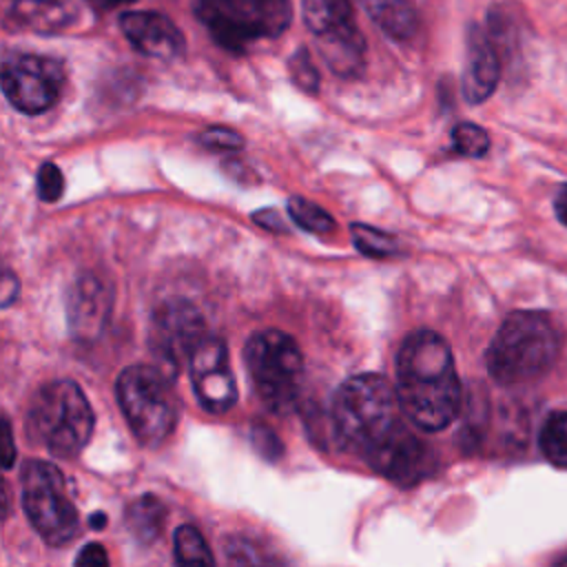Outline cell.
I'll use <instances>...</instances> for the list:
<instances>
[{"instance_id": "3957f363", "label": "cell", "mask_w": 567, "mask_h": 567, "mask_svg": "<svg viewBox=\"0 0 567 567\" xmlns=\"http://www.w3.org/2000/svg\"><path fill=\"white\" fill-rule=\"evenodd\" d=\"M396 388L381 374L365 372L341 383L332 401V430L348 452L365 454L399 423Z\"/></svg>"}, {"instance_id": "44dd1931", "label": "cell", "mask_w": 567, "mask_h": 567, "mask_svg": "<svg viewBox=\"0 0 567 567\" xmlns=\"http://www.w3.org/2000/svg\"><path fill=\"white\" fill-rule=\"evenodd\" d=\"M288 215L292 217V221L297 226H301L303 230L315 233V235H328L337 228V221L332 219V215L328 210H323L315 202L303 199L299 195H292L288 199Z\"/></svg>"}, {"instance_id": "ffe728a7", "label": "cell", "mask_w": 567, "mask_h": 567, "mask_svg": "<svg viewBox=\"0 0 567 567\" xmlns=\"http://www.w3.org/2000/svg\"><path fill=\"white\" fill-rule=\"evenodd\" d=\"M543 456L560 470H567V412H551L538 434Z\"/></svg>"}, {"instance_id": "603a6c76", "label": "cell", "mask_w": 567, "mask_h": 567, "mask_svg": "<svg viewBox=\"0 0 567 567\" xmlns=\"http://www.w3.org/2000/svg\"><path fill=\"white\" fill-rule=\"evenodd\" d=\"M352 241L354 246L370 257H388L392 252H396V239L379 228L365 226V224H352Z\"/></svg>"}, {"instance_id": "8992f818", "label": "cell", "mask_w": 567, "mask_h": 567, "mask_svg": "<svg viewBox=\"0 0 567 567\" xmlns=\"http://www.w3.org/2000/svg\"><path fill=\"white\" fill-rule=\"evenodd\" d=\"M195 16L213 40L228 51H244L261 38L281 35L292 22L290 0H195Z\"/></svg>"}, {"instance_id": "ac0fdd59", "label": "cell", "mask_w": 567, "mask_h": 567, "mask_svg": "<svg viewBox=\"0 0 567 567\" xmlns=\"http://www.w3.org/2000/svg\"><path fill=\"white\" fill-rule=\"evenodd\" d=\"M365 13L377 22V27L394 38V40H408L416 33L419 18L410 0H357Z\"/></svg>"}, {"instance_id": "4fadbf2b", "label": "cell", "mask_w": 567, "mask_h": 567, "mask_svg": "<svg viewBox=\"0 0 567 567\" xmlns=\"http://www.w3.org/2000/svg\"><path fill=\"white\" fill-rule=\"evenodd\" d=\"M122 33L142 55L175 60L184 53L186 40L175 22L157 11H126L120 18Z\"/></svg>"}, {"instance_id": "52a82bcc", "label": "cell", "mask_w": 567, "mask_h": 567, "mask_svg": "<svg viewBox=\"0 0 567 567\" xmlns=\"http://www.w3.org/2000/svg\"><path fill=\"white\" fill-rule=\"evenodd\" d=\"M244 359L264 405L272 412H286L297 403L303 357L290 334L275 328L255 332L244 348Z\"/></svg>"}, {"instance_id": "30bf717a", "label": "cell", "mask_w": 567, "mask_h": 567, "mask_svg": "<svg viewBox=\"0 0 567 567\" xmlns=\"http://www.w3.org/2000/svg\"><path fill=\"white\" fill-rule=\"evenodd\" d=\"M204 337L206 323L193 303L184 299L162 303L155 310L151 323V350L155 354L157 368L175 379L182 363H188L193 350Z\"/></svg>"}, {"instance_id": "7402d4cb", "label": "cell", "mask_w": 567, "mask_h": 567, "mask_svg": "<svg viewBox=\"0 0 567 567\" xmlns=\"http://www.w3.org/2000/svg\"><path fill=\"white\" fill-rule=\"evenodd\" d=\"M175 560L179 565H213L215 556L210 554L202 532L193 525H182L175 532Z\"/></svg>"}, {"instance_id": "4316f807", "label": "cell", "mask_w": 567, "mask_h": 567, "mask_svg": "<svg viewBox=\"0 0 567 567\" xmlns=\"http://www.w3.org/2000/svg\"><path fill=\"white\" fill-rule=\"evenodd\" d=\"M199 142L213 151H239L244 146V137L226 126H210L202 131Z\"/></svg>"}, {"instance_id": "484cf974", "label": "cell", "mask_w": 567, "mask_h": 567, "mask_svg": "<svg viewBox=\"0 0 567 567\" xmlns=\"http://www.w3.org/2000/svg\"><path fill=\"white\" fill-rule=\"evenodd\" d=\"M35 184H38V195L42 202H55L62 197V190H64V177H62V171L58 164L53 162H44L40 168H38V177H35Z\"/></svg>"}, {"instance_id": "f1b7e54d", "label": "cell", "mask_w": 567, "mask_h": 567, "mask_svg": "<svg viewBox=\"0 0 567 567\" xmlns=\"http://www.w3.org/2000/svg\"><path fill=\"white\" fill-rule=\"evenodd\" d=\"M75 565H89V567H104L109 565V554L100 543H89L84 545L78 556H75Z\"/></svg>"}, {"instance_id": "836d02e7", "label": "cell", "mask_w": 567, "mask_h": 567, "mask_svg": "<svg viewBox=\"0 0 567 567\" xmlns=\"http://www.w3.org/2000/svg\"><path fill=\"white\" fill-rule=\"evenodd\" d=\"M86 2L97 11H109V9H115V7H122V4H131L135 0H86Z\"/></svg>"}, {"instance_id": "d4e9b609", "label": "cell", "mask_w": 567, "mask_h": 567, "mask_svg": "<svg viewBox=\"0 0 567 567\" xmlns=\"http://www.w3.org/2000/svg\"><path fill=\"white\" fill-rule=\"evenodd\" d=\"M290 75L295 80V84L308 93H317L319 91V71L312 64L310 55L306 49H299L292 58H290Z\"/></svg>"}, {"instance_id": "5b68a950", "label": "cell", "mask_w": 567, "mask_h": 567, "mask_svg": "<svg viewBox=\"0 0 567 567\" xmlns=\"http://www.w3.org/2000/svg\"><path fill=\"white\" fill-rule=\"evenodd\" d=\"M173 379L157 365H131L117 377L115 394L122 414L142 445H162L175 427Z\"/></svg>"}, {"instance_id": "f546056e", "label": "cell", "mask_w": 567, "mask_h": 567, "mask_svg": "<svg viewBox=\"0 0 567 567\" xmlns=\"http://www.w3.org/2000/svg\"><path fill=\"white\" fill-rule=\"evenodd\" d=\"M16 461V445H13V434H11V421L4 416L2 419V465L4 470L13 467Z\"/></svg>"}, {"instance_id": "9a60e30c", "label": "cell", "mask_w": 567, "mask_h": 567, "mask_svg": "<svg viewBox=\"0 0 567 567\" xmlns=\"http://www.w3.org/2000/svg\"><path fill=\"white\" fill-rule=\"evenodd\" d=\"M111 297L106 286L86 275L75 281L69 295V328L78 339H93L102 332L109 319Z\"/></svg>"}, {"instance_id": "6da1fadb", "label": "cell", "mask_w": 567, "mask_h": 567, "mask_svg": "<svg viewBox=\"0 0 567 567\" xmlns=\"http://www.w3.org/2000/svg\"><path fill=\"white\" fill-rule=\"evenodd\" d=\"M401 412L425 432L447 427L461 410V381L447 341L434 330L412 332L396 357Z\"/></svg>"}, {"instance_id": "cb8c5ba5", "label": "cell", "mask_w": 567, "mask_h": 567, "mask_svg": "<svg viewBox=\"0 0 567 567\" xmlns=\"http://www.w3.org/2000/svg\"><path fill=\"white\" fill-rule=\"evenodd\" d=\"M452 144L461 155L481 157L489 148V135L478 124L461 122L452 128Z\"/></svg>"}, {"instance_id": "5bb4252c", "label": "cell", "mask_w": 567, "mask_h": 567, "mask_svg": "<svg viewBox=\"0 0 567 567\" xmlns=\"http://www.w3.org/2000/svg\"><path fill=\"white\" fill-rule=\"evenodd\" d=\"M501 78L498 53L483 29L472 24L467 29L465 66H463V95L467 102H485Z\"/></svg>"}, {"instance_id": "7c38bea8", "label": "cell", "mask_w": 567, "mask_h": 567, "mask_svg": "<svg viewBox=\"0 0 567 567\" xmlns=\"http://www.w3.org/2000/svg\"><path fill=\"white\" fill-rule=\"evenodd\" d=\"M365 461L385 478L399 485H412L434 470V452L401 421L385 439H381Z\"/></svg>"}, {"instance_id": "9c48e42d", "label": "cell", "mask_w": 567, "mask_h": 567, "mask_svg": "<svg viewBox=\"0 0 567 567\" xmlns=\"http://www.w3.org/2000/svg\"><path fill=\"white\" fill-rule=\"evenodd\" d=\"M62 86L64 69L53 58L20 53L2 64V93L20 113H44L58 102Z\"/></svg>"}, {"instance_id": "4dcf8cb0", "label": "cell", "mask_w": 567, "mask_h": 567, "mask_svg": "<svg viewBox=\"0 0 567 567\" xmlns=\"http://www.w3.org/2000/svg\"><path fill=\"white\" fill-rule=\"evenodd\" d=\"M252 219H255L257 224H261L264 228H268V230H275V233H284V230H286V224L279 219V213H277V210H257V213L252 215Z\"/></svg>"}, {"instance_id": "d6a6232c", "label": "cell", "mask_w": 567, "mask_h": 567, "mask_svg": "<svg viewBox=\"0 0 567 567\" xmlns=\"http://www.w3.org/2000/svg\"><path fill=\"white\" fill-rule=\"evenodd\" d=\"M554 210H556V217L560 219V224L567 226V184H563V186L556 190Z\"/></svg>"}, {"instance_id": "83f0119b", "label": "cell", "mask_w": 567, "mask_h": 567, "mask_svg": "<svg viewBox=\"0 0 567 567\" xmlns=\"http://www.w3.org/2000/svg\"><path fill=\"white\" fill-rule=\"evenodd\" d=\"M252 443L261 452V456H266L270 461H275L281 454L279 439L268 427H255L252 430Z\"/></svg>"}, {"instance_id": "d6986e66", "label": "cell", "mask_w": 567, "mask_h": 567, "mask_svg": "<svg viewBox=\"0 0 567 567\" xmlns=\"http://www.w3.org/2000/svg\"><path fill=\"white\" fill-rule=\"evenodd\" d=\"M124 516L131 534L142 543H151L162 534L166 509L153 494H144L126 507Z\"/></svg>"}, {"instance_id": "7a4b0ae2", "label": "cell", "mask_w": 567, "mask_h": 567, "mask_svg": "<svg viewBox=\"0 0 567 567\" xmlns=\"http://www.w3.org/2000/svg\"><path fill=\"white\" fill-rule=\"evenodd\" d=\"M560 334L549 315L538 310H516L496 330L485 363L503 385L527 383L545 372L558 359Z\"/></svg>"}, {"instance_id": "277c9868", "label": "cell", "mask_w": 567, "mask_h": 567, "mask_svg": "<svg viewBox=\"0 0 567 567\" xmlns=\"http://www.w3.org/2000/svg\"><path fill=\"white\" fill-rule=\"evenodd\" d=\"M95 425L93 410L75 381L60 379L44 383L27 412V432L49 454L71 458L91 441Z\"/></svg>"}, {"instance_id": "2e32d148", "label": "cell", "mask_w": 567, "mask_h": 567, "mask_svg": "<svg viewBox=\"0 0 567 567\" xmlns=\"http://www.w3.org/2000/svg\"><path fill=\"white\" fill-rule=\"evenodd\" d=\"M319 53L332 73L341 78H357L365 66V40L357 24L317 35Z\"/></svg>"}, {"instance_id": "1f68e13d", "label": "cell", "mask_w": 567, "mask_h": 567, "mask_svg": "<svg viewBox=\"0 0 567 567\" xmlns=\"http://www.w3.org/2000/svg\"><path fill=\"white\" fill-rule=\"evenodd\" d=\"M18 290H20L18 279L7 270V272L2 275V295H0L2 306H11L13 299H16V295H18Z\"/></svg>"}, {"instance_id": "ba28073f", "label": "cell", "mask_w": 567, "mask_h": 567, "mask_svg": "<svg viewBox=\"0 0 567 567\" xmlns=\"http://www.w3.org/2000/svg\"><path fill=\"white\" fill-rule=\"evenodd\" d=\"M22 509L44 543L60 547L78 536L80 518L66 494L62 472L49 463L31 458L20 474Z\"/></svg>"}, {"instance_id": "e0dca14e", "label": "cell", "mask_w": 567, "mask_h": 567, "mask_svg": "<svg viewBox=\"0 0 567 567\" xmlns=\"http://www.w3.org/2000/svg\"><path fill=\"white\" fill-rule=\"evenodd\" d=\"M78 16L73 0H16L9 18L20 29L53 33L69 27Z\"/></svg>"}, {"instance_id": "8fae6325", "label": "cell", "mask_w": 567, "mask_h": 567, "mask_svg": "<svg viewBox=\"0 0 567 567\" xmlns=\"http://www.w3.org/2000/svg\"><path fill=\"white\" fill-rule=\"evenodd\" d=\"M193 392L208 412H226L237 401V383L228 363L226 343L206 334L188 359Z\"/></svg>"}, {"instance_id": "e575fe53", "label": "cell", "mask_w": 567, "mask_h": 567, "mask_svg": "<svg viewBox=\"0 0 567 567\" xmlns=\"http://www.w3.org/2000/svg\"><path fill=\"white\" fill-rule=\"evenodd\" d=\"M89 525H91L93 529H102V527L106 525V514H102V512H95V514H91V518H89Z\"/></svg>"}]
</instances>
